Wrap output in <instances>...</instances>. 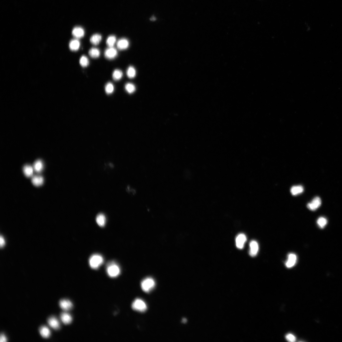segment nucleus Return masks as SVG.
<instances>
[{
  "label": "nucleus",
  "mask_w": 342,
  "mask_h": 342,
  "mask_svg": "<svg viewBox=\"0 0 342 342\" xmlns=\"http://www.w3.org/2000/svg\"><path fill=\"white\" fill-rule=\"evenodd\" d=\"M107 274L110 277H117L120 274V269L119 266L115 262H111L108 264L106 268Z\"/></svg>",
  "instance_id": "obj_1"
},
{
  "label": "nucleus",
  "mask_w": 342,
  "mask_h": 342,
  "mask_svg": "<svg viewBox=\"0 0 342 342\" xmlns=\"http://www.w3.org/2000/svg\"><path fill=\"white\" fill-rule=\"evenodd\" d=\"M104 262L103 257L98 254H95L91 256L89 259L91 268L94 269H98Z\"/></svg>",
  "instance_id": "obj_2"
},
{
  "label": "nucleus",
  "mask_w": 342,
  "mask_h": 342,
  "mask_svg": "<svg viewBox=\"0 0 342 342\" xmlns=\"http://www.w3.org/2000/svg\"><path fill=\"white\" fill-rule=\"evenodd\" d=\"M141 287L144 292L148 293L154 289L155 285V282L154 280L151 278H146L141 283Z\"/></svg>",
  "instance_id": "obj_3"
},
{
  "label": "nucleus",
  "mask_w": 342,
  "mask_h": 342,
  "mask_svg": "<svg viewBox=\"0 0 342 342\" xmlns=\"http://www.w3.org/2000/svg\"><path fill=\"white\" fill-rule=\"evenodd\" d=\"M132 308L134 311L143 312L147 310V306L142 300L137 299L133 302Z\"/></svg>",
  "instance_id": "obj_4"
},
{
  "label": "nucleus",
  "mask_w": 342,
  "mask_h": 342,
  "mask_svg": "<svg viewBox=\"0 0 342 342\" xmlns=\"http://www.w3.org/2000/svg\"><path fill=\"white\" fill-rule=\"evenodd\" d=\"M322 204L321 198L319 197H315L310 203L307 204V207L309 210L315 211L320 207Z\"/></svg>",
  "instance_id": "obj_5"
},
{
  "label": "nucleus",
  "mask_w": 342,
  "mask_h": 342,
  "mask_svg": "<svg viewBox=\"0 0 342 342\" xmlns=\"http://www.w3.org/2000/svg\"><path fill=\"white\" fill-rule=\"evenodd\" d=\"M118 55L116 49L113 47L107 48L104 52L105 57L109 60H112L115 58Z\"/></svg>",
  "instance_id": "obj_6"
},
{
  "label": "nucleus",
  "mask_w": 342,
  "mask_h": 342,
  "mask_svg": "<svg viewBox=\"0 0 342 342\" xmlns=\"http://www.w3.org/2000/svg\"><path fill=\"white\" fill-rule=\"evenodd\" d=\"M246 237L245 234L240 233L236 239V246L239 249H242L246 241Z\"/></svg>",
  "instance_id": "obj_7"
},
{
  "label": "nucleus",
  "mask_w": 342,
  "mask_h": 342,
  "mask_svg": "<svg viewBox=\"0 0 342 342\" xmlns=\"http://www.w3.org/2000/svg\"><path fill=\"white\" fill-rule=\"evenodd\" d=\"M249 255L250 256H255L258 252L259 246L258 244L255 240H252L250 243Z\"/></svg>",
  "instance_id": "obj_8"
},
{
  "label": "nucleus",
  "mask_w": 342,
  "mask_h": 342,
  "mask_svg": "<svg viewBox=\"0 0 342 342\" xmlns=\"http://www.w3.org/2000/svg\"><path fill=\"white\" fill-rule=\"evenodd\" d=\"M297 256L294 253H290L288 256V259L285 265L288 268H291L294 266L297 261Z\"/></svg>",
  "instance_id": "obj_9"
},
{
  "label": "nucleus",
  "mask_w": 342,
  "mask_h": 342,
  "mask_svg": "<svg viewBox=\"0 0 342 342\" xmlns=\"http://www.w3.org/2000/svg\"><path fill=\"white\" fill-rule=\"evenodd\" d=\"M59 304L60 308L64 311H69L73 307L72 303L67 299L61 300L59 302Z\"/></svg>",
  "instance_id": "obj_10"
},
{
  "label": "nucleus",
  "mask_w": 342,
  "mask_h": 342,
  "mask_svg": "<svg viewBox=\"0 0 342 342\" xmlns=\"http://www.w3.org/2000/svg\"><path fill=\"white\" fill-rule=\"evenodd\" d=\"M129 45L128 40L125 38L120 39L117 43V48L120 50L126 49L128 47Z\"/></svg>",
  "instance_id": "obj_11"
},
{
  "label": "nucleus",
  "mask_w": 342,
  "mask_h": 342,
  "mask_svg": "<svg viewBox=\"0 0 342 342\" xmlns=\"http://www.w3.org/2000/svg\"><path fill=\"white\" fill-rule=\"evenodd\" d=\"M73 36L76 39H79L83 37L85 32L84 29L80 27H74L72 31Z\"/></svg>",
  "instance_id": "obj_12"
},
{
  "label": "nucleus",
  "mask_w": 342,
  "mask_h": 342,
  "mask_svg": "<svg viewBox=\"0 0 342 342\" xmlns=\"http://www.w3.org/2000/svg\"><path fill=\"white\" fill-rule=\"evenodd\" d=\"M48 323L50 326L55 330H58L60 327V324L57 319L54 317L49 318L48 319Z\"/></svg>",
  "instance_id": "obj_13"
},
{
  "label": "nucleus",
  "mask_w": 342,
  "mask_h": 342,
  "mask_svg": "<svg viewBox=\"0 0 342 342\" xmlns=\"http://www.w3.org/2000/svg\"><path fill=\"white\" fill-rule=\"evenodd\" d=\"M61 320L63 323L66 325L69 324L72 321L71 316L66 312H63L60 315Z\"/></svg>",
  "instance_id": "obj_14"
},
{
  "label": "nucleus",
  "mask_w": 342,
  "mask_h": 342,
  "mask_svg": "<svg viewBox=\"0 0 342 342\" xmlns=\"http://www.w3.org/2000/svg\"><path fill=\"white\" fill-rule=\"evenodd\" d=\"M69 48L71 50L76 51L79 50L80 46V43L77 39L72 40L69 43Z\"/></svg>",
  "instance_id": "obj_15"
},
{
  "label": "nucleus",
  "mask_w": 342,
  "mask_h": 342,
  "mask_svg": "<svg viewBox=\"0 0 342 342\" xmlns=\"http://www.w3.org/2000/svg\"><path fill=\"white\" fill-rule=\"evenodd\" d=\"M304 191V188L301 185L294 186L291 187V193L293 195H296L301 194Z\"/></svg>",
  "instance_id": "obj_16"
},
{
  "label": "nucleus",
  "mask_w": 342,
  "mask_h": 342,
  "mask_svg": "<svg viewBox=\"0 0 342 342\" xmlns=\"http://www.w3.org/2000/svg\"><path fill=\"white\" fill-rule=\"evenodd\" d=\"M44 180L43 177L40 175H35L32 178L31 182L35 186H38L43 184Z\"/></svg>",
  "instance_id": "obj_17"
},
{
  "label": "nucleus",
  "mask_w": 342,
  "mask_h": 342,
  "mask_svg": "<svg viewBox=\"0 0 342 342\" xmlns=\"http://www.w3.org/2000/svg\"><path fill=\"white\" fill-rule=\"evenodd\" d=\"M40 333L41 336L45 338L49 337L51 335V331L49 329L45 326L41 327L40 328Z\"/></svg>",
  "instance_id": "obj_18"
},
{
  "label": "nucleus",
  "mask_w": 342,
  "mask_h": 342,
  "mask_svg": "<svg viewBox=\"0 0 342 342\" xmlns=\"http://www.w3.org/2000/svg\"><path fill=\"white\" fill-rule=\"evenodd\" d=\"M96 221L98 225L100 227H104L106 223V218L102 214H100L96 218Z\"/></svg>",
  "instance_id": "obj_19"
},
{
  "label": "nucleus",
  "mask_w": 342,
  "mask_h": 342,
  "mask_svg": "<svg viewBox=\"0 0 342 342\" xmlns=\"http://www.w3.org/2000/svg\"><path fill=\"white\" fill-rule=\"evenodd\" d=\"M102 39L101 35L98 34H96L91 36L90 38V42L93 45H97L99 44Z\"/></svg>",
  "instance_id": "obj_20"
},
{
  "label": "nucleus",
  "mask_w": 342,
  "mask_h": 342,
  "mask_svg": "<svg viewBox=\"0 0 342 342\" xmlns=\"http://www.w3.org/2000/svg\"><path fill=\"white\" fill-rule=\"evenodd\" d=\"M23 171L26 177H30L33 174V169L31 166L25 165L23 168Z\"/></svg>",
  "instance_id": "obj_21"
},
{
  "label": "nucleus",
  "mask_w": 342,
  "mask_h": 342,
  "mask_svg": "<svg viewBox=\"0 0 342 342\" xmlns=\"http://www.w3.org/2000/svg\"><path fill=\"white\" fill-rule=\"evenodd\" d=\"M43 162L40 160H38L34 163L33 168L36 172H40L43 170Z\"/></svg>",
  "instance_id": "obj_22"
},
{
  "label": "nucleus",
  "mask_w": 342,
  "mask_h": 342,
  "mask_svg": "<svg viewBox=\"0 0 342 342\" xmlns=\"http://www.w3.org/2000/svg\"><path fill=\"white\" fill-rule=\"evenodd\" d=\"M89 54L91 57L93 58H96L100 56V52L98 48H93L89 50Z\"/></svg>",
  "instance_id": "obj_23"
},
{
  "label": "nucleus",
  "mask_w": 342,
  "mask_h": 342,
  "mask_svg": "<svg viewBox=\"0 0 342 342\" xmlns=\"http://www.w3.org/2000/svg\"><path fill=\"white\" fill-rule=\"evenodd\" d=\"M123 75V73L121 70H116L113 73V78L114 80L118 81L122 79Z\"/></svg>",
  "instance_id": "obj_24"
},
{
  "label": "nucleus",
  "mask_w": 342,
  "mask_h": 342,
  "mask_svg": "<svg viewBox=\"0 0 342 342\" xmlns=\"http://www.w3.org/2000/svg\"><path fill=\"white\" fill-rule=\"evenodd\" d=\"M126 74L127 76L129 79H133L136 75L135 68L132 66L129 67L127 70Z\"/></svg>",
  "instance_id": "obj_25"
},
{
  "label": "nucleus",
  "mask_w": 342,
  "mask_h": 342,
  "mask_svg": "<svg viewBox=\"0 0 342 342\" xmlns=\"http://www.w3.org/2000/svg\"><path fill=\"white\" fill-rule=\"evenodd\" d=\"M116 41V38L115 36L110 35L107 38L106 41V44L109 47H113Z\"/></svg>",
  "instance_id": "obj_26"
},
{
  "label": "nucleus",
  "mask_w": 342,
  "mask_h": 342,
  "mask_svg": "<svg viewBox=\"0 0 342 342\" xmlns=\"http://www.w3.org/2000/svg\"><path fill=\"white\" fill-rule=\"evenodd\" d=\"M79 63L81 66L83 68L89 66V61L87 57L83 56L80 58Z\"/></svg>",
  "instance_id": "obj_27"
},
{
  "label": "nucleus",
  "mask_w": 342,
  "mask_h": 342,
  "mask_svg": "<svg viewBox=\"0 0 342 342\" xmlns=\"http://www.w3.org/2000/svg\"><path fill=\"white\" fill-rule=\"evenodd\" d=\"M125 88L127 92L129 94H132L136 90V87L132 83H127L126 85Z\"/></svg>",
  "instance_id": "obj_28"
},
{
  "label": "nucleus",
  "mask_w": 342,
  "mask_h": 342,
  "mask_svg": "<svg viewBox=\"0 0 342 342\" xmlns=\"http://www.w3.org/2000/svg\"><path fill=\"white\" fill-rule=\"evenodd\" d=\"M317 223L319 227L322 229H323L326 225L327 220L324 217H320L318 218Z\"/></svg>",
  "instance_id": "obj_29"
},
{
  "label": "nucleus",
  "mask_w": 342,
  "mask_h": 342,
  "mask_svg": "<svg viewBox=\"0 0 342 342\" xmlns=\"http://www.w3.org/2000/svg\"><path fill=\"white\" fill-rule=\"evenodd\" d=\"M114 87L113 84L111 83H107L105 87V90L107 94H112L114 91Z\"/></svg>",
  "instance_id": "obj_30"
},
{
  "label": "nucleus",
  "mask_w": 342,
  "mask_h": 342,
  "mask_svg": "<svg viewBox=\"0 0 342 342\" xmlns=\"http://www.w3.org/2000/svg\"><path fill=\"white\" fill-rule=\"evenodd\" d=\"M286 338L288 341L294 342L296 341V338L294 335L289 334L286 335Z\"/></svg>",
  "instance_id": "obj_31"
},
{
  "label": "nucleus",
  "mask_w": 342,
  "mask_h": 342,
  "mask_svg": "<svg viewBox=\"0 0 342 342\" xmlns=\"http://www.w3.org/2000/svg\"><path fill=\"white\" fill-rule=\"evenodd\" d=\"M0 341L1 342H5L7 341V339H6L5 335L3 334H1V337H0Z\"/></svg>",
  "instance_id": "obj_32"
},
{
  "label": "nucleus",
  "mask_w": 342,
  "mask_h": 342,
  "mask_svg": "<svg viewBox=\"0 0 342 342\" xmlns=\"http://www.w3.org/2000/svg\"><path fill=\"white\" fill-rule=\"evenodd\" d=\"M0 240H1V246L2 247L4 246L5 243V241L4 238L2 236H1Z\"/></svg>",
  "instance_id": "obj_33"
},
{
  "label": "nucleus",
  "mask_w": 342,
  "mask_h": 342,
  "mask_svg": "<svg viewBox=\"0 0 342 342\" xmlns=\"http://www.w3.org/2000/svg\"><path fill=\"white\" fill-rule=\"evenodd\" d=\"M187 322V320L186 319L184 318V319H182V322H183V323H185L186 322Z\"/></svg>",
  "instance_id": "obj_34"
}]
</instances>
